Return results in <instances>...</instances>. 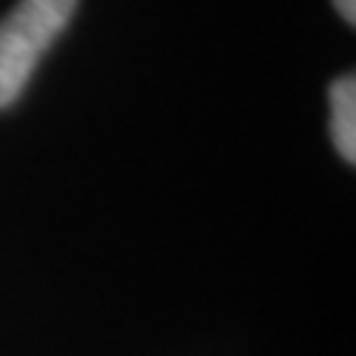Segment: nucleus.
<instances>
[{
    "mask_svg": "<svg viewBox=\"0 0 356 356\" xmlns=\"http://www.w3.org/2000/svg\"><path fill=\"white\" fill-rule=\"evenodd\" d=\"M332 143L348 163H356V77L344 74L330 89Z\"/></svg>",
    "mask_w": 356,
    "mask_h": 356,
    "instance_id": "2",
    "label": "nucleus"
},
{
    "mask_svg": "<svg viewBox=\"0 0 356 356\" xmlns=\"http://www.w3.org/2000/svg\"><path fill=\"white\" fill-rule=\"evenodd\" d=\"M332 3H336V9L348 24H356V0H332Z\"/></svg>",
    "mask_w": 356,
    "mask_h": 356,
    "instance_id": "3",
    "label": "nucleus"
},
{
    "mask_svg": "<svg viewBox=\"0 0 356 356\" xmlns=\"http://www.w3.org/2000/svg\"><path fill=\"white\" fill-rule=\"evenodd\" d=\"M77 0H18L0 21V110L15 104L44 51L72 21Z\"/></svg>",
    "mask_w": 356,
    "mask_h": 356,
    "instance_id": "1",
    "label": "nucleus"
}]
</instances>
